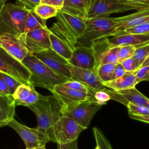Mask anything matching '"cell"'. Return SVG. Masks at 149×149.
I'll list each match as a JSON object with an SVG mask.
<instances>
[{
  "instance_id": "cell-1",
  "label": "cell",
  "mask_w": 149,
  "mask_h": 149,
  "mask_svg": "<svg viewBox=\"0 0 149 149\" xmlns=\"http://www.w3.org/2000/svg\"><path fill=\"white\" fill-rule=\"evenodd\" d=\"M28 108L36 116L38 122L37 129L47 136L54 124L63 115V105L54 95L40 94L37 101Z\"/></svg>"
},
{
  "instance_id": "cell-2",
  "label": "cell",
  "mask_w": 149,
  "mask_h": 149,
  "mask_svg": "<svg viewBox=\"0 0 149 149\" xmlns=\"http://www.w3.org/2000/svg\"><path fill=\"white\" fill-rule=\"evenodd\" d=\"M56 17V21L49 29V31L65 42L73 51L85 31L84 20L61 10Z\"/></svg>"
},
{
  "instance_id": "cell-3",
  "label": "cell",
  "mask_w": 149,
  "mask_h": 149,
  "mask_svg": "<svg viewBox=\"0 0 149 149\" xmlns=\"http://www.w3.org/2000/svg\"><path fill=\"white\" fill-rule=\"evenodd\" d=\"M22 63L30 72V84L51 90L55 86L62 84L70 79L60 76L38 59L34 54L29 52Z\"/></svg>"
},
{
  "instance_id": "cell-4",
  "label": "cell",
  "mask_w": 149,
  "mask_h": 149,
  "mask_svg": "<svg viewBox=\"0 0 149 149\" xmlns=\"http://www.w3.org/2000/svg\"><path fill=\"white\" fill-rule=\"evenodd\" d=\"M29 10L19 4L6 3L0 12V35L18 39L23 34Z\"/></svg>"
},
{
  "instance_id": "cell-5",
  "label": "cell",
  "mask_w": 149,
  "mask_h": 149,
  "mask_svg": "<svg viewBox=\"0 0 149 149\" xmlns=\"http://www.w3.org/2000/svg\"><path fill=\"white\" fill-rule=\"evenodd\" d=\"M84 21L85 31L76 46L91 47L94 41L109 37L115 30V17L87 18Z\"/></svg>"
},
{
  "instance_id": "cell-6",
  "label": "cell",
  "mask_w": 149,
  "mask_h": 149,
  "mask_svg": "<svg viewBox=\"0 0 149 149\" xmlns=\"http://www.w3.org/2000/svg\"><path fill=\"white\" fill-rule=\"evenodd\" d=\"M86 129L70 118L62 115L52 126L48 134L49 140L57 144H65L77 139Z\"/></svg>"
},
{
  "instance_id": "cell-7",
  "label": "cell",
  "mask_w": 149,
  "mask_h": 149,
  "mask_svg": "<svg viewBox=\"0 0 149 149\" xmlns=\"http://www.w3.org/2000/svg\"><path fill=\"white\" fill-rule=\"evenodd\" d=\"M102 105L95 100L63 105L62 115L70 118L79 125L87 129L90 125L91 119Z\"/></svg>"
},
{
  "instance_id": "cell-8",
  "label": "cell",
  "mask_w": 149,
  "mask_h": 149,
  "mask_svg": "<svg viewBox=\"0 0 149 149\" xmlns=\"http://www.w3.org/2000/svg\"><path fill=\"white\" fill-rule=\"evenodd\" d=\"M0 72L14 78L21 84H30V72L22 63L0 47Z\"/></svg>"
},
{
  "instance_id": "cell-9",
  "label": "cell",
  "mask_w": 149,
  "mask_h": 149,
  "mask_svg": "<svg viewBox=\"0 0 149 149\" xmlns=\"http://www.w3.org/2000/svg\"><path fill=\"white\" fill-rule=\"evenodd\" d=\"M7 126L12 128L20 136L24 143L26 149L45 146L50 141L47 135L37 129L29 127L14 118L9 122Z\"/></svg>"
},
{
  "instance_id": "cell-10",
  "label": "cell",
  "mask_w": 149,
  "mask_h": 149,
  "mask_svg": "<svg viewBox=\"0 0 149 149\" xmlns=\"http://www.w3.org/2000/svg\"><path fill=\"white\" fill-rule=\"evenodd\" d=\"M49 29L40 28L23 34L19 38L29 52L34 54L51 48Z\"/></svg>"
},
{
  "instance_id": "cell-11",
  "label": "cell",
  "mask_w": 149,
  "mask_h": 149,
  "mask_svg": "<svg viewBox=\"0 0 149 149\" xmlns=\"http://www.w3.org/2000/svg\"><path fill=\"white\" fill-rule=\"evenodd\" d=\"M133 10L118 0H92L87 18L109 17L113 13Z\"/></svg>"
},
{
  "instance_id": "cell-12",
  "label": "cell",
  "mask_w": 149,
  "mask_h": 149,
  "mask_svg": "<svg viewBox=\"0 0 149 149\" xmlns=\"http://www.w3.org/2000/svg\"><path fill=\"white\" fill-rule=\"evenodd\" d=\"M58 75L72 79L68 61L52 49H48L34 54Z\"/></svg>"
},
{
  "instance_id": "cell-13",
  "label": "cell",
  "mask_w": 149,
  "mask_h": 149,
  "mask_svg": "<svg viewBox=\"0 0 149 149\" xmlns=\"http://www.w3.org/2000/svg\"><path fill=\"white\" fill-rule=\"evenodd\" d=\"M49 91L64 106L85 101L95 100L94 94L68 88L63 87L61 84L55 86Z\"/></svg>"
},
{
  "instance_id": "cell-14",
  "label": "cell",
  "mask_w": 149,
  "mask_h": 149,
  "mask_svg": "<svg viewBox=\"0 0 149 149\" xmlns=\"http://www.w3.org/2000/svg\"><path fill=\"white\" fill-rule=\"evenodd\" d=\"M104 90L109 94L111 99L118 101L125 105L130 102L149 108L148 98L136 89L135 87L118 91L109 90L107 88Z\"/></svg>"
},
{
  "instance_id": "cell-15",
  "label": "cell",
  "mask_w": 149,
  "mask_h": 149,
  "mask_svg": "<svg viewBox=\"0 0 149 149\" xmlns=\"http://www.w3.org/2000/svg\"><path fill=\"white\" fill-rule=\"evenodd\" d=\"M68 62L70 65L83 69H97V61L92 47L76 46Z\"/></svg>"
},
{
  "instance_id": "cell-16",
  "label": "cell",
  "mask_w": 149,
  "mask_h": 149,
  "mask_svg": "<svg viewBox=\"0 0 149 149\" xmlns=\"http://www.w3.org/2000/svg\"><path fill=\"white\" fill-rule=\"evenodd\" d=\"M72 79L80 81L95 91L104 90L105 87L97 73V69H86L69 65Z\"/></svg>"
},
{
  "instance_id": "cell-17",
  "label": "cell",
  "mask_w": 149,
  "mask_h": 149,
  "mask_svg": "<svg viewBox=\"0 0 149 149\" xmlns=\"http://www.w3.org/2000/svg\"><path fill=\"white\" fill-rule=\"evenodd\" d=\"M0 47L20 62H22L29 53L19 39L8 34L0 35Z\"/></svg>"
},
{
  "instance_id": "cell-18",
  "label": "cell",
  "mask_w": 149,
  "mask_h": 149,
  "mask_svg": "<svg viewBox=\"0 0 149 149\" xmlns=\"http://www.w3.org/2000/svg\"><path fill=\"white\" fill-rule=\"evenodd\" d=\"M145 22H149V9L137 10L135 13L128 15L115 17V30L113 33L122 31Z\"/></svg>"
},
{
  "instance_id": "cell-19",
  "label": "cell",
  "mask_w": 149,
  "mask_h": 149,
  "mask_svg": "<svg viewBox=\"0 0 149 149\" xmlns=\"http://www.w3.org/2000/svg\"><path fill=\"white\" fill-rule=\"evenodd\" d=\"M110 48L133 45L139 47L149 44V34H121L106 38Z\"/></svg>"
},
{
  "instance_id": "cell-20",
  "label": "cell",
  "mask_w": 149,
  "mask_h": 149,
  "mask_svg": "<svg viewBox=\"0 0 149 149\" xmlns=\"http://www.w3.org/2000/svg\"><path fill=\"white\" fill-rule=\"evenodd\" d=\"M92 0H64L62 12L85 20Z\"/></svg>"
},
{
  "instance_id": "cell-21",
  "label": "cell",
  "mask_w": 149,
  "mask_h": 149,
  "mask_svg": "<svg viewBox=\"0 0 149 149\" xmlns=\"http://www.w3.org/2000/svg\"><path fill=\"white\" fill-rule=\"evenodd\" d=\"M15 102L12 95H6L0 91V127L7 126L14 118Z\"/></svg>"
},
{
  "instance_id": "cell-22",
  "label": "cell",
  "mask_w": 149,
  "mask_h": 149,
  "mask_svg": "<svg viewBox=\"0 0 149 149\" xmlns=\"http://www.w3.org/2000/svg\"><path fill=\"white\" fill-rule=\"evenodd\" d=\"M102 84L107 88L114 91L134 87L137 84L135 72H127L120 77L108 81L102 82Z\"/></svg>"
},
{
  "instance_id": "cell-23",
  "label": "cell",
  "mask_w": 149,
  "mask_h": 149,
  "mask_svg": "<svg viewBox=\"0 0 149 149\" xmlns=\"http://www.w3.org/2000/svg\"><path fill=\"white\" fill-rule=\"evenodd\" d=\"M49 40L51 49L68 61L72 53V50L69 45L51 32L49 33Z\"/></svg>"
},
{
  "instance_id": "cell-24",
  "label": "cell",
  "mask_w": 149,
  "mask_h": 149,
  "mask_svg": "<svg viewBox=\"0 0 149 149\" xmlns=\"http://www.w3.org/2000/svg\"><path fill=\"white\" fill-rule=\"evenodd\" d=\"M46 20L40 17L34 10H29L27 16L24 34L40 28H47Z\"/></svg>"
},
{
  "instance_id": "cell-25",
  "label": "cell",
  "mask_w": 149,
  "mask_h": 149,
  "mask_svg": "<svg viewBox=\"0 0 149 149\" xmlns=\"http://www.w3.org/2000/svg\"><path fill=\"white\" fill-rule=\"evenodd\" d=\"M119 47L109 48L99 56L97 61V68L104 64H116L118 63V52Z\"/></svg>"
},
{
  "instance_id": "cell-26",
  "label": "cell",
  "mask_w": 149,
  "mask_h": 149,
  "mask_svg": "<svg viewBox=\"0 0 149 149\" xmlns=\"http://www.w3.org/2000/svg\"><path fill=\"white\" fill-rule=\"evenodd\" d=\"M31 85L20 84L16 89L15 92L13 93L12 97L15 100V105H22V103L26 100L29 96Z\"/></svg>"
},
{
  "instance_id": "cell-27",
  "label": "cell",
  "mask_w": 149,
  "mask_h": 149,
  "mask_svg": "<svg viewBox=\"0 0 149 149\" xmlns=\"http://www.w3.org/2000/svg\"><path fill=\"white\" fill-rule=\"evenodd\" d=\"M34 10L40 17L45 20L56 16L59 12L56 8L44 3H40L34 8Z\"/></svg>"
},
{
  "instance_id": "cell-28",
  "label": "cell",
  "mask_w": 149,
  "mask_h": 149,
  "mask_svg": "<svg viewBox=\"0 0 149 149\" xmlns=\"http://www.w3.org/2000/svg\"><path fill=\"white\" fill-rule=\"evenodd\" d=\"M149 34V22H145V23H143L136 25L133 27L125 29L122 31L114 32L112 34H111L110 37L121 35V34Z\"/></svg>"
},
{
  "instance_id": "cell-29",
  "label": "cell",
  "mask_w": 149,
  "mask_h": 149,
  "mask_svg": "<svg viewBox=\"0 0 149 149\" xmlns=\"http://www.w3.org/2000/svg\"><path fill=\"white\" fill-rule=\"evenodd\" d=\"M115 64H104L98 66L97 73L102 82L108 81L112 80L113 71Z\"/></svg>"
},
{
  "instance_id": "cell-30",
  "label": "cell",
  "mask_w": 149,
  "mask_h": 149,
  "mask_svg": "<svg viewBox=\"0 0 149 149\" xmlns=\"http://www.w3.org/2000/svg\"><path fill=\"white\" fill-rule=\"evenodd\" d=\"M61 84L65 87L82 92L89 93L92 94H95V93L96 92V91L91 88L90 87L84 84V83L72 79H70Z\"/></svg>"
},
{
  "instance_id": "cell-31",
  "label": "cell",
  "mask_w": 149,
  "mask_h": 149,
  "mask_svg": "<svg viewBox=\"0 0 149 149\" xmlns=\"http://www.w3.org/2000/svg\"><path fill=\"white\" fill-rule=\"evenodd\" d=\"M93 131L97 146L99 149H112L109 141L101 130L94 127L93 129Z\"/></svg>"
},
{
  "instance_id": "cell-32",
  "label": "cell",
  "mask_w": 149,
  "mask_h": 149,
  "mask_svg": "<svg viewBox=\"0 0 149 149\" xmlns=\"http://www.w3.org/2000/svg\"><path fill=\"white\" fill-rule=\"evenodd\" d=\"M148 56H149V44L137 47L132 58L140 66Z\"/></svg>"
},
{
  "instance_id": "cell-33",
  "label": "cell",
  "mask_w": 149,
  "mask_h": 149,
  "mask_svg": "<svg viewBox=\"0 0 149 149\" xmlns=\"http://www.w3.org/2000/svg\"><path fill=\"white\" fill-rule=\"evenodd\" d=\"M120 2L132 7L135 10L149 9V0H118Z\"/></svg>"
},
{
  "instance_id": "cell-34",
  "label": "cell",
  "mask_w": 149,
  "mask_h": 149,
  "mask_svg": "<svg viewBox=\"0 0 149 149\" xmlns=\"http://www.w3.org/2000/svg\"><path fill=\"white\" fill-rule=\"evenodd\" d=\"M136 47H137L133 45L119 47L118 52V63H121L126 59L132 57Z\"/></svg>"
},
{
  "instance_id": "cell-35",
  "label": "cell",
  "mask_w": 149,
  "mask_h": 149,
  "mask_svg": "<svg viewBox=\"0 0 149 149\" xmlns=\"http://www.w3.org/2000/svg\"><path fill=\"white\" fill-rule=\"evenodd\" d=\"M136 80L137 84L143 81L149 80V65L141 64L135 72Z\"/></svg>"
},
{
  "instance_id": "cell-36",
  "label": "cell",
  "mask_w": 149,
  "mask_h": 149,
  "mask_svg": "<svg viewBox=\"0 0 149 149\" xmlns=\"http://www.w3.org/2000/svg\"><path fill=\"white\" fill-rule=\"evenodd\" d=\"M1 74L2 76V78L3 79V80L9 91V93L10 95H12L13 93L16 90V88L21 84L19 81H17L16 80H15L14 78L12 77L11 76L8 75L6 73L1 72Z\"/></svg>"
},
{
  "instance_id": "cell-37",
  "label": "cell",
  "mask_w": 149,
  "mask_h": 149,
  "mask_svg": "<svg viewBox=\"0 0 149 149\" xmlns=\"http://www.w3.org/2000/svg\"><path fill=\"white\" fill-rule=\"evenodd\" d=\"M129 113L138 115H149V108L129 102L126 105Z\"/></svg>"
},
{
  "instance_id": "cell-38",
  "label": "cell",
  "mask_w": 149,
  "mask_h": 149,
  "mask_svg": "<svg viewBox=\"0 0 149 149\" xmlns=\"http://www.w3.org/2000/svg\"><path fill=\"white\" fill-rule=\"evenodd\" d=\"M121 63L127 72H136L139 68V65L132 57L126 59Z\"/></svg>"
},
{
  "instance_id": "cell-39",
  "label": "cell",
  "mask_w": 149,
  "mask_h": 149,
  "mask_svg": "<svg viewBox=\"0 0 149 149\" xmlns=\"http://www.w3.org/2000/svg\"><path fill=\"white\" fill-rule=\"evenodd\" d=\"M39 95L40 94L35 90L34 87L31 86L30 93L27 98H26V100L22 103V105L28 107L29 106L34 104L38 99Z\"/></svg>"
},
{
  "instance_id": "cell-40",
  "label": "cell",
  "mask_w": 149,
  "mask_h": 149,
  "mask_svg": "<svg viewBox=\"0 0 149 149\" xmlns=\"http://www.w3.org/2000/svg\"><path fill=\"white\" fill-rule=\"evenodd\" d=\"M17 4L21 5L27 10H31L41 3V0H16Z\"/></svg>"
},
{
  "instance_id": "cell-41",
  "label": "cell",
  "mask_w": 149,
  "mask_h": 149,
  "mask_svg": "<svg viewBox=\"0 0 149 149\" xmlns=\"http://www.w3.org/2000/svg\"><path fill=\"white\" fill-rule=\"evenodd\" d=\"M95 100L102 105L105 104L107 101L111 100L109 94L104 90L97 91L94 94Z\"/></svg>"
},
{
  "instance_id": "cell-42",
  "label": "cell",
  "mask_w": 149,
  "mask_h": 149,
  "mask_svg": "<svg viewBox=\"0 0 149 149\" xmlns=\"http://www.w3.org/2000/svg\"><path fill=\"white\" fill-rule=\"evenodd\" d=\"M126 70H125L124 68L123 67L121 63H117L115 64L114 69L113 71V74L112 76V80L115 79L122 76L125 73Z\"/></svg>"
},
{
  "instance_id": "cell-43",
  "label": "cell",
  "mask_w": 149,
  "mask_h": 149,
  "mask_svg": "<svg viewBox=\"0 0 149 149\" xmlns=\"http://www.w3.org/2000/svg\"><path fill=\"white\" fill-rule=\"evenodd\" d=\"M64 0H41V3H44L56 8L60 10L63 4Z\"/></svg>"
},
{
  "instance_id": "cell-44",
  "label": "cell",
  "mask_w": 149,
  "mask_h": 149,
  "mask_svg": "<svg viewBox=\"0 0 149 149\" xmlns=\"http://www.w3.org/2000/svg\"><path fill=\"white\" fill-rule=\"evenodd\" d=\"M57 144L58 149H79L77 146V139L70 143Z\"/></svg>"
},
{
  "instance_id": "cell-45",
  "label": "cell",
  "mask_w": 149,
  "mask_h": 149,
  "mask_svg": "<svg viewBox=\"0 0 149 149\" xmlns=\"http://www.w3.org/2000/svg\"><path fill=\"white\" fill-rule=\"evenodd\" d=\"M129 117L132 119L137 120L145 122L146 123H149V115H138V114H132L129 113Z\"/></svg>"
},
{
  "instance_id": "cell-46",
  "label": "cell",
  "mask_w": 149,
  "mask_h": 149,
  "mask_svg": "<svg viewBox=\"0 0 149 149\" xmlns=\"http://www.w3.org/2000/svg\"><path fill=\"white\" fill-rule=\"evenodd\" d=\"M0 91L6 95H10L9 91L2 78L1 72H0Z\"/></svg>"
},
{
  "instance_id": "cell-47",
  "label": "cell",
  "mask_w": 149,
  "mask_h": 149,
  "mask_svg": "<svg viewBox=\"0 0 149 149\" xmlns=\"http://www.w3.org/2000/svg\"><path fill=\"white\" fill-rule=\"evenodd\" d=\"M7 1L8 0H0V12L1 11V9H2V7L7 2Z\"/></svg>"
},
{
  "instance_id": "cell-48",
  "label": "cell",
  "mask_w": 149,
  "mask_h": 149,
  "mask_svg": "<svg viewBox=\"0 0 149 149\" xmlns=\"http://www.w3.org/2000/svg\"><path fill=\"white\" fill-rule=\"evenodd\" d=\"M29 149H46L45 148V146H40V147H34Z\"/></svg>"
},
{
  "instance_id": "cell-49",
  "label": "cell",
  "mask_w": 149,
  "mask_h": 149,
  "mask_svg": "<svg viewBox=\"0 0 149 149\" xmlns=\"http://www.w3.org/2000/svg\"><path fill=\"white\" fill-rule=\"evenodd\" d=\"M95 149H99V148H98V146H97V147H95Z\"/></svg>"
}]
</instances>
